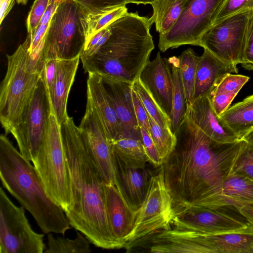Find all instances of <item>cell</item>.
<instances>
[{"label": "cell", "mask_w": 253, "mask_h": 253, "mask_svg": "<svg viewBox=\"0 0 253 253\" xmlns=\"http://www.w3.org/2000/svg\"><path fill=\"white\" fill-rule=\"evenodd\" d=\"M174 134L175 146L161 166L174 207L213 208L226 205L223 183L246 140L217 141L201 130L187 112Z\"/></svg>", "instance_id": "obj_1"}, {"label": "cell", "mask_w": 253, "mask_h": 253, "mask_svg": "<svg viewBox=\"0 0 253 253\" xmlns=\"http://www.w3.org/2000/svg\"><path fill=\"white\" fill-rule=\"evenodd\" d=\"M73 206L65 212L70 225L95 246L123 248L113 238L106 207V184L91 156L85 141L72 117L60 125Z\"/></svg>", "instance_id": "obj_2"}, {"label": "cell", "mask_w": 253, "mask_h": 253, "mask_svg": "<svg viewBox=\"0 0 253 253\" xmlns=\"http://www.w3.org/2000/svg\"><path fill=\"white\" fill-rule=\"evenodd\" d=\"M150 18L127 12L109 26L111 34L96 54L81 55L83 67L88 74L133 83L149 61L155 46Z\"/></svg>", "instance_id": "obj_3"}, {"label": "cell", "mask_w": 253, "mask_h": 253, "mask_svg": "<svg viewBox=\"0 0 253 253\" xmlns=\"http://www.w3.org/2000/svg\"><path fill=\"white\" fill-rule=\"evenodd\" d=\"M0 178L3 187L32 214L43 233L65 235L70 224L48 195L35 168L9 141L0 136Z\"/></svg>", "instance_id": "obj_4"}, {"label": "cell", "mask_w": 253, "mask_h": 253, "mask_svg": "<svg viewBox=\"0 0 253 253\" xmlns=\"http://www.w3.org/2000/svg\"><path fill=\"white\" fill-rule=\"evenodd\" d=\"M26 38L12 55H7V68L0 88V121L5 134L14 132L41 79L32 67Z\"/></svg>", "instance_id": "obj_5"}, {"label": "cell", "mask_w": 253, "mask_h": 253, "mask_svg": "<svg viewBox=\"0 0 253 253\" xmlns=\"http://www.w3.org/2000/svg\"><path fill=\"white\" fill-rule=\"evenodd\" d=\"M32 163L49 197L64 212L71 210L73 206L72 185L60 126L52 113L44 143Z\"/></svg>", "instance_id": "obj_6"}, {"label": "cell", "mask_w": 253, "mask_h": 253, "mask_svg": "<svg viewBox=\"0 0 253 253\" xmlns=\"http://www.w3.org/2000/svg\"><path fill=\"white\" fill-rule=\"evenodd\" d=\"M86 13L72 0H63L52 15L45 34L43 56L65 60L80 57L85 44Z\"/></svg>", "instance_id": "obj_7"}, {"label": "cell", "mask_w": 253, "mask_h": 253, "mask_svg": "<svg viewBox=\"0 0 253 253\" xmlns=\"http://www.w3.org/2000/svg\"><path fill=\"white\" fill-rule=\"evenodd\" d=\"M171 224L176 228L207 235L234 232L253 233V228L239 209L231 205L213 208L174 207Z\"/></svg>", "instance_id": "obj_8"}, {"label": "cell", "mask_w": 253, "mask_h": 253, "mask_svg": "<svg viewBox=\"0 0 253 253\" xmlns=\"http://www.w3.org/2000/svg\"><path fill=\"white\" fill-rule=\"evenodd\" d=\"M135 212L133 228L125 247L157 231L170 227L174 206L161 167L159 172L151 177L145 199Z\"/></svg>", "instance_id": "obj_9"}, {"label": "cell", "mask_w": 253, "mask_h": 253, "mask_svg": "<svg viewBox=\"0 0 253 253\" xmlns=\"http://www.w3.org/2000/svg\"><path fill=\"white\" fill-rule=\"evenodd\" d=\"M44 235L35 232L24 208L15 205L0 188V253H42Z\"/></svg>", "instance_id": "obj_10"}, {"label": "cell", "mask_w": 253, "mask_h": 253, "mask_svg": "<svg viewBox=\"0 0 253 253\" xmlns=\"http://www.w3.org/2000/svg\"><path fill=\"white\" fill-rule=\"evenodd\" d=\"M52 113L49 95L41 78L12 133L21 154L33 161L44 143Z\"/></svg>", "instance_id": "obj_11"}, {"label": "cell", "mask_w": 253, "mask_h": 253, "mask_svg": "<svg viewBox=\"0 0 253 253\" xmlns=\"http://www.w3.org/2000/svg\"><path fill=\"white\" fill-rule=\"evenodd\" d=\"M224 0H187L179 19L168 33L159 35L158 47L164 52L186 44L200 46L204 33Z\"/></svg>", "instance_id": "obj_12"}, {"label": "cell", "mask_w": 253, "mask_h": 253, "mask_svg": "<svg viewBox=\"0 0 253 253\" xmlns=\"http://www.w3.org/2000/svg\"><path fill=\"white\" fill-rule=\"evenodd\" d=\"M251 10L230 16L212 25L202 36L200 46L226 65L241 64L245 31Z\"/></svg>", "instance_id": "obj_13"}, {"label": "cell", "mask_w": 253, "mask_h": 253, "mask_svg": "<svg viewBox=\"0 0 253 253\" xmlns=\"http://www.w3.org/2000/svg\"><path fill=\"white\" fill-rule=\"evenodd\" d=\"M89 153L105 184H115V168L110 141L90 100L79 126Z\"/></svg>", "instance_id": "obj_14"}, {"label": "cell", "mask_w": 253, "mask_h": 253, "mask_svg": "<svg viewBox=\"0 0 253 253\" xmlns=\"http://www.w3.org/2000/svg\"><path fill=\"white\" fill-rule=\"evenodd\" d=\"M138 79L161 109L170 117L173 85L169 59L162 58L158 52L155 59L145 65Z\"/></svg>", "instance_id": "obj_15"}, {"label": "cell", "mask_w": 253, "mask_h": 253, "mask_svg": "<svg viewBox=\"0 0 253 253\" xmlns=\"http://www.w3.org/2000/svg\"><path fill=\"white\" fill-rule=\"evenodd\" d=\"M100 76L121 126V137L142 139L132 101V83L110 77Z\"/></svg>", "instance_id": "obj_16"}, {"label": "cell", "mask_w": 253, "mask_h": 253, "mask_svg": "<svg viewBox=\"0 0 253 253\" xmlns=\"http://www.w3.org/2000/svg\"><path fill=\"white\" fill-rule=\"evenodd\" d=\"M115 184L130 207L136 211L146 197L153 175L144 168L126 166L113 151Z\"/></svg>", "instance_id": "obj_17"}, {"label": "cell", "mask_w": 253, "mask_h": 253, "mask_svg": "<svg viewBox=\"0 0 253 253\" xmlns=\"http://www.w3.org/2000/svg\"><path fill=\"white\" fill-rule=\"evenodd\" d=\"M106 207L111 234L116 241L125 247L133 228L136 212L115 184H106Z\"/></svg>", "instance_id": "obj_18"}, {"label": "cell", "mask_w": 253, "mask_h": 253, "mask_svg": "<svg viewBox=\"0 0 253 253\" xmlns=\"http://www.w3.org/2000/svg\"><path fill=\"white\" fill-rule=\"evenodd\" d=\"M187 113L194 124L214 140L223 143L241 140L214 111L210 97L206 95L193 101L188 106Z\"/></svg>", "instance_id": "obj_19"}, {"label": "cell", "mask_w": 253, "mask_h": 253, "mask_svg": "<svg viewBox=\"0 0 253 253\" xmlns=\"http://www.w3.org/2000/svg\"><path fill=\"white\" fill-rule=\"evenodd\" d=\"M87 98L91 102L109 140L121 137L120 124L100 75L88 74Z\"/></svg>", "instance_id": "obj_20"}, {"label": "cell", "mask_w": 253, "mask_h": 253, "mask_svg": "<svg viewBox=\"0 0 253 253\" xmlns=\"http://www.w3.org/2000/svg\"><path fill=\"white\" fill-rule=\"evenodd\" d=\"M80 57L58 60L56 75L49 91L52 113L60 126L68 117L67 105Z\"/></svg>", "instance_id": "obj_21"}, {"label": "cell", "mask_w": 253, "mask_h": 253, "mask_svg": "<svg viewBox=\"0 0 253 253\" xmlns=\"http://www.w3.org/2000/svg\"><path fill=\"white\" fill-rule=\"evenodd\" d=\"M238 72L237 68L225 64L204 49L198 58L192 102L199 97L210 95L226 74Z\"/></svg>", "instance_id": "obj_22"}, {"label": "cell", "mask_w": 253, "mask_h": 253, "mask_svg": "<svg viewBox=\"0 0 253 253\" xmlns=\"http://www.w3.org/2000/svg\"><path fill=\"white\" fill-rule=\"evenodd\" d=\"M220 117L243 139L253 129V94L229 107Z\"/></svg>", "instance_id": "obj_23"}, {"label": "cell", "mask_w": 253, "mask_h": 253, "mask_svg": "<svg viewBox=\"0 0 253 253\" xmlns=\"http://www.w3.org/2000/svg\"><path fill=\"white\" fill-rule=\"evenodd\" d=\"M207 235L211 253H253V233Z\"/></svg>", "instance_id": "obj_24"}, {"label": "cell", "mask_w": 253, "mask_h": 253, "mask_svg": "<svg viewBox=\"0 0 253 253\" xmlns=\"http://www.w3.org/2000/svg\"><path fill=\"white\" fill-rule=\"evenodd\" d=\"M187 0H156L151 5L153 14L150 17L159 35H164L174 26L184 9Z\"/></svg>", "instance_id": "obj_25"}, {"label": "cell", "mask_w": 253, "mask_h": 253, "mask_svg": "<svg viewBox=\"0 0 253 253\" xmlns=\"http://www.w3.org/2000/svg\"><path fill=\"white\" fill-rule=\"evenodd\" d=\"M222 193L226 205L239 209L244 204L253 203V179L231 173L223 182Z\"/></svg>", "instance_id": "obj_26"}, {"label": "cell", "mask_w": 253, "mask_h": 253, "mask_svg": "<svg viewBox=\"0 0 253 253\" xmlns=\"http://www.w3.org/2000/svg\"><path fill=\"white\" fill-rule=\"evenodd\" d=\"M173 85L172 108L170 116L171 130L173 134L185 118L188 109L185 91L182 83L178 57L169 58Z\"/></svg>", "instance_id": "obj_27"}, {"label": "cell", "mask_w": 253, "mask_h": 253, "mask_svg": "<svg viewBox=\"0 0 253 253\" xmlns=\"http://www.w3.org/2000/svg\"><path fill=\"white\" fill-rule=\"evenodd\" d=\"M110 142L112 151L126 166L144 168L149 162L142 139L122 137Z\"/></svg>", "instance_id": "obj_28"}, {"label": "cell", "mask_w": 253, "mask_h": 253, "mask_svg": "<svg viewBox=\"0 0 253 253\" xmlns=\"http://www.w3.org/2000/svg\"><path fill=\"white\" fill-rule=\"evenodd\" d=\"M48 248L46 253H89L91 252L89 241L81 232H77L74 239L54 237L52 233L47 234Z\"/></svg>", "instance_id": "obj_29"}, {"label": "cell", "mask_w": 253, "mask_h": 253, "mask_svg": "<svg viewBox=\"0 0 253 253\" xmlns=\"http://www.w3.org/2000/svg\"><path fill=\"white\" fill-rule=\"evenodd\" d=\"M198 58L191 48L184 50L178 56L180 72L188 106L192 103Z\"/></svg>", "instance_id": "obj_30"}, {"label": "cell", "mask_w": 253, "mask_h": 253, "mask_svg": "<svg viewBox=\"0 0 253 253\" xmlns=\"http://www.w3.org/2000/svg\"><path fill=\"white\" fill-rule=\"evenodd\" d=\"M127 12V9L124 5L101 14H86L84 21L85 46L95 34Z\"/></svg>", "instance_id": "obj_31"}, {"label": "cell", "mask_w": 253, "mask_h": 253, "mask_svg": "<svg viewBox=\"0 0 253 253\" xmlns=\"http://www.w3.org/2000/svg\"><path fill=\"white\" fill-rule=\"evenodd\" d=\"M150 135L160 157L163 161L170 154L176 143V138L170 129L160 126L148 114Z\"/></svg>", "instance_id": "obj_32"}, {"label": "cell", "mask_w": 253, "mask_h": 253, "mask_svg": "<svg viewBox=\"0 0 253 253\" xmlns=\"http://www.w3.org/2000/svg\"><path fill=\"white\" fill-rule=\"evenodd\" d=\"M147 114L161 127L171 129L170 119L161 109L149 93L142 84L139 79L132 84Z\"/></svg>", "instance_id": "obj_33"}, {"label": "cell", "mask_w": 253, "mask_h": 253, "mask_svg": "<svg viewBox=\"0 0 253 253\" xmlns=\"http://www.w3.org/2000/svg\"><path fill=\"white\" fill-rule=\"evenodd\" d=\"M246 145L241 151L231 173L241 174L253 179V129L243 138Z\"/></svg>", "instance_id": "obj_34"}, {"label": "cell", "mask_w": 253, "mask_h": 253, "mask_svg": "<svg viewBox=\"0 0 253 253\" xmlns=\"http://www.w3.org/2000/svg\"><path fill=\"white\" fill-rule=\"evenodd\" d=\"M88 14L103 13L116 8L126 5V0H72Z\"/></svg>", "instance_id": "obj_35"}, {"label": "cell", "mask_w": 253, "mask_h": 253, "mask_svg": "<svg viewBox=\"0 0 253 253\" xmlns=\"http://www.w3.org/2000/svg\"><path fill=\"white\" fill-rule=\"evenodd\" d=\"M250 77L238 74H226L210 94L235 93L238 94L243 86L249 81Z\"/></svg>", "instance_id": "obj_36"}, {"label": "cell", "mask_w": 253, "mask_h": 253, "mask_svg": "<svg viewBox=\"0 0 253 253\" xmlns=\"http://www.w3.org/2000/svg\"><path fill=\"white\" fill-rule=\"evenodd\" d=\"M50 0H35L26 20L27 37L31 40L34 36Z\"/></svg>", "instance_id": "obj_37"}, {"label": "cell", "mask_w": 253, "mask_h": 253, "mask_svg": "<svg viewBox=\"0 0 253 253\" xmlns=\"http://www.w3.org/2000/svg\"><path fill=\"white\" fill-rule=\"evenodd\" d=\"M242 66L248 70H253V15L251 12L246 27Z\"/></svg>", "instance_id": "obj_38"}, {"label": "cell", "mask_w": 253, "mask_h": 253, "mask_svg": "<svg viewBox=\"0 0 253 253\" xmlns=\"http://www.w3.org/2000/svg\"><path fill=\"white\" fill-rule=\"evenodd\" d=\"M139 129L149 162L156 167L161 166L163 160L160 157L151 135L144 128L140 127Z\"/></svg>", "instance_id": "obj_39"}, {"label": "cell", "mask_w": 253, "mask_h": 253, "mask_svg": "<svg viewBox=\"0 0 253 253\" xmlns=\"http://www.w3.org/2000/svg\"><path fill=\"white\" fill-rule=\"evenodd\" d=\"M237 94L235 93H213L209 95L213 109L220 117L229 107Z\"/></svg>", "instance_id": "obj_40"}, {"label": "cell", "mask_w": 253, "mask_h": 253, "mask_svg": "<svg viewBox=\"0 0 253 253\" xmlns=\"http://www.w3.org/2000/svg\"><path fill=\"white\" fill-rule=\"evenodd\" d=\"M132 97L138 126L139 128H144L150 135V126L148 114L139 96L133 89Z\"/></svg>", "instance_id": "obj_41"}, {"label": "cell", "mask_w": 253, "mask_h": 253, "mask_svg": "<svg viewBox=\"0 0 253 253\" xmlns=\"http://www.w3.org/2000/svg\"><path fill=\"white\" fill-rule=\"evenodd\" d=\"M57 63L58 60L57 59L46 60L41 73V78L48 92L52 86L56 75Z\"/></svg>", "instance_id": "obj_42"}, {"label": "cell", "mask_w": 253, "mask_h": 253, "mask_svg": "<svg viewBox=\"0 0 253 253\" xmlns=\"http://www.w3.org/2000/svg\"><path fill=\"white\" fill-rule=\"evenodd\" d=\"M62 0H50L48 5L41 20L39 27L42 25H45L49 22L52 15L55 13L56 9Z\"/></svg>", "instance_id": "obj_43"}, {"label": "cell", "mask_w": 253, "mask_h": 253, "mask_svg": "<svg viewBox=\"0 0 253 253\" xmlns=\"http://www.w3.org/2000/svg\"><path fill=\"white\" fill-rule=\"evenodd\" d=\"M15 0H0V23L10 12L14 4Z\"/></svg>", "instance_id": "obj_44"}, {"label": "cell", "mask_w": 253, "mask_h": 253, "mask_svg": "<svg viewBox=\"0 0 253 253\" xmlns=\"http://www.w3.org/2000/svg\"><path fill=\"white\" fill-rule=\"evenodd\" d=\"M239 210L250 225L253 228V203L242 205L239 208Z\"/></svg>", "instance_id": "obj_45"}, {"label": "cell", "mask_w": 253, "mask_h": 253, "mask_svg": "<svg viewBox=\"0 0 253 253\" xmlns=\"http://www.w3.org/2000/svg\"><path fill=\"white\" fill-rule=\"evenodd\" d=\"M156 0H126V3H133L137 4H151L153 2Z\"/></svg>", "instance_id": "obj_46"}, {"label": "cell", "mask_w": 253, "mask_h": 253, "mask_svg": "<svg viewBox=\"0 0 253 253\" xmlns=\"http://www.w3.org/2000/svg\"><path fill=\"white\" fill-rule=\"evenodd\" d=\"M16 1L18 4H26L28 0H16Z\"/></svg>", "instance_id": "obj_47"}]
</instances>
